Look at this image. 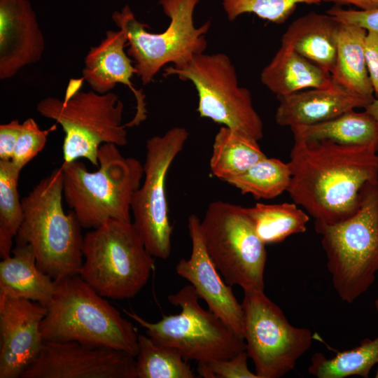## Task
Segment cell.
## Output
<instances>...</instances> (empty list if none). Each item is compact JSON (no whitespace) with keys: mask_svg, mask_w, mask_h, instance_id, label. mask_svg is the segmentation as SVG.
I'll use <instances>...</instances> for the list:
<instances>
[{"mask_svg":"<svg viewBox=\"0 0 378 378\" xmlns=\"http://www.w3.org/2000/svg\"><path fill=\"white\" fill-rule=\"evenodd\" d=\"M293 137L305 140H330L351 146H373L378 143V124L367 111L351 110L332 119L306 126L290 127Z\"/></svg>","mask_w":378,"mask_h":378,"instance_id":"25","label":"cell"},{"mask_svg":"<svg viewBox=\"0 0 378 378\" xmlns=\"http://www.w3.org/2000/svg\"><path fill=\"white\" fill-rule=\"evenodd\" d=\"M367 32L361 27L340 23L336 62L330 75L335 85L373 101L375 98L365 55Z\"/></svg>","mask_w":378,"mask_h":378,"instance_id":"23","label":"cell"},{"mask_svg":"<svg viewBox=\"0 0 378 378\" xmlns=\"http://www.w3.org/2000/svg\"><path fill=\"white\" fill-rule=\"evenodd\" d=\"M277 97L275 121L290 128L320 123L372 102L334 84Z\"/></svg>","mask_w":378,"mask_h":378,"instance_id":"19","label":"cell"},{"mask_svg":"<svg viewBox=\"0 0 378 378\" xmlns=\"http://www.w3.org/2000/svg\"><path fill=\"white\" fill-rule=\"evenodd\" d=\"M42 304L20 298L0 296V378H18L40 354L44 342Z\"/></svg>","mask_w":378,"mask_h":378,"instance_id":"15","label":"cell"},{"mask_svg":"<svg viewBox=\"0 0 378 378\" xmlns=\"http://www.w3.org/2000/svg\"><path fill=\"white\" fill-rule=\"evenodd\" d=\"M0 262V296L20 298L46 307L55 292V281L37 266L29 244H15Z\"/></svg>","mask_w":378,"mask_h":378,"instance_id":"21","label":"cell"},{"mask_svg":"<svg viewBox=\"0 0 378 378\" xmlns=\"http://www.w3.org/2000/svg\"><path fill=\"white\" fill-rule=\"evenodd\" d=\"M290 178L288 162L266 157L226 183L255 199H272L288 190Z\"/></svg>","mask_w":378,"mask_h":378,"instance_id":"29","label":"cell"},{"mask_svg":"<svg viewBox=\"0 0 378 378\" xmlns=\"http://www.w3.org/2000/svg\"><path fill=\"white\" fill-rule=\"evenodd\" d=\"M188 136L186 128L174 127L146 141L144 181L134 195L131 212L136 231L154 258L165 260L171 253L173 227L169 218L166 179Z\"/></svg>","mask_w":378,"mask_h":378,"instance_id":"13","label":"cell"},{"mask_svg":"<svg viewBox=\"0 0 378 378\" xmlns=\"http://www.w3.org/2000/svg\"><path fill=\"white\" fill-rule=\"evenodd\" d=\"M200 218L192 214L188 228L192 242L189 259L182 258L176 265V273L194 287L209 309L220 318L237 335L244 338V312L232 286L226 284L209 258L202 240Z\"/></svg>","mask_w":378,"mask_h":378,"instance_id":"16","label":"cell"},{"mask_svg":"<svg viewBox=\"0 0 378 378\" xmlns=\"http://www.w3.org/2000/svg\"><path fill=\"white\" fill-rule=\"evenodd\" d=\"M21 169L11 160H0V256H10L13 239L23 219L18 184Z\"/></svg>","mask_w":378,"mask_h":378,"instance_id":"30","label":"cell"},{"mask_svg":"<svg viewBox=\"0 0 378 378\" xmlns=\"http://www.w3.org/2000/svg\"><path fill=\"white\" fill-rule=\"evenodd\" d=\"M293 139L287 190L293 202L314 223L332 225L349 218L358 209L363 186L378 178L376 148Z\"/></svg>","mask_w":378,"mask_h":378,"instance_id":"1","label":"cell"},{"mask_svg":"<svg viewBox=\"0 0 378 378\" xmlns=\"http://www.w3.org/2000/svg\"><path fill=\"white\" fill-rule=\"evenodd\" d=\"M246 351L227 358L198 362L197 372L204 378H259L248 368Z\"/></svg>","mask_w":378,"mask_h":378,"instance_id":"33","label":"cell"},{"mask_svg":"<svg viewBox=\"0 0 378 378\" xmlns=\"http://www.w3.org/2000/svg\"><path fill=\"white\" fill-rule=\"evenodd\" d=\"M98 169L90 172L79 160L63 162V197L82 228H96L109 219L131 222V205L141 184L144 168L124 157L118 146L102 144Z\"/></svg>","mask_w":378,"mask_h":378,"instance_id":"4","label":"cell"},{"mask_svg":"<svg viewBox=\"0 0 378 378\" xmlns=\"http://www.w3.org/2000/svg\"><path fill=\"white\" fill-rule=\"evenodd\" d=\"M340 23L354 24L378 34V8L370 10L344 9L334 6L327 13Z\"/></svg>","mask_w":378,"mask_h":378,"instance_id":"34","label":"cell"},{"mask_svg":"<svg viewBox=\"0 0 378 378\" xmlns=\"http://www.w3.org/2000/svg\"><path fill=\"white\" fill-rule=\"evenodd\" d=\"M137 378H195L192 370L176 349L138 334Z\"/></svg>","mask_w":378,"mask_h":378,"instance_id":"28","label":"cell"},{"mask_svg":"<svg viewBox=\"0 0 378 378\" xmlns=\"http://www.w3.org/2000/svg\"><path fill=\"white\" fill-rule=\"evenodd\" d=\"M374 306L378 313V299ZM377 364L378 335L373 340L366 338L358 346L338 352L332 358H327L320 352L314 354L308 372L317 378H344L355 375L368 378L372 368Z\"/></svg>","mask_w":378,"mask_h":378,"instance_id":"27","label":"cell"},{"mask_svg":"<svg viewBox=\"0 0 378 378\" xmlns=\"http://www.w3.org/2000/svg\"><path fill=\"white\" fill-rule=\"evenodd\" d=\"M320 0H223V10L230 21L244 13L281 24L295 11L298 4H319Z\"/></svg>","mask_w":378,"mask_h":378,"instance_id":"31","label":"cell"},{"mask_svg":"<svg viewBox=\"0 0 378 378\" xmlns=\"http://www.w3.org/2000/svg\"><path fill=\"white\" fill-rule=\"evenodd\" d=\"M36 111L62 127L64 162L84 158L98 167L102 144H127V127L122 124L124 104L113 92L78 90L64 100L48 97L37 104Z\"/></svg>","mask_w":378,"mask_h":378,"instance_id":"8","label":"cell"},{"mask_svg":"<svg viewBox=\"0 0 378 378\" xmlns=\"http://www.w3.org/2000/svg\"><path fill=\"white\" fill-rule=\"evenodd\" d=\"M321 2L334 3L337 6L353 5L358 10H370L378 8V0H320Z\"/></svg>","mask_w":378,"mask_h":378,"instance_id":"37","label":"cell"},{"mask_svg":"<svg viewBox=\"0 0 378 378\" xmlns=\"http://www.w3.org/2000/svg\"><path fill=\"white\" fill-rule=\"evenodd\" d=\"M260 80L277 97L333 85L330 74L284 44L262 69Z\"/></svg>","mask_w":378,"mask_h":378,"instance_id":"22","label":"cell"},{"mask_svg":"<svg viewBox=\"0 0 378 378\" xmlns=\"http://www.w3.org/2000/svg\"><path fill=\"white\" fill-rule=\"evenodd\" d=\"M44 36L29 0H0V78L14 76L38 62Z\"/></svg>","mask_w":378,"mask_h":378,"instance_id":"17","label":"cell"},{"mask_svg":"<svg viewBox=\"0 0 378 378\" xmlns=\"http://www.w3.org/2000/svg\"><path fill=\"white\" fill-rule=\"evenodd\" d=\"M167 298L172 304L180 307L181 312L164 316L156 323L148 322L134 312H124L144 328L153 341L176 349L187 360L227 359L246 351L244 338L209 309L200 306V297L191 284Z\"/></svg>","mask_w":378,"mask_h":378,"instance_id":"10","label":"cell"},{"mask_svg":"<svg viewBox=\"0 0 378 378\" xmlns=\"http://www.w3.org/2000/svg\"><path fill=\"white\" fill-rule=\"evenodd\" d=\"M84 258L78 274L104 298H134L154 268L133 223L109 219L83 237Z\"/></svg>","mask_w":378,"mask_h":378,"instance_id":"6","label":"cell"},{"mask_svg":"<svg viewBox=\"0 0 378 378\" xmlns=\"http://www.w3.org/2000/svg\"><path fill=\"white\" fill-rule=\"evenodd\" d=\"M163 76H176L193 84L200 117L241 131L258 141L263 137V123L253 107L251 92L239 85L235 68L227 55L203 52L183 67L165 68Z\"/></svg>","mask_w":378,"mask_h":378,"instance_id":"11","label":"cell"},{"mask_svg":"<svg viewBox=\"0 0 378 378\" xmlns=\"http://www.w3.org/2000/svg\"><path fill=\"white\" fill-rule=\"evenodd\" d=\"M314 226L333 287L342 301L353 303L372 286L378 272V178L363 186L358 209L349 218Z\"/></svg>","mask_w":378,"mask_h":378,"instance_id":"5","label":"cell"},{"mask_svg":"<svg viewBox=\"0 0 378 378\" xmlns=\"http://www.w3.org/2000/svg\"><path fill=\"white\" fill-rule=\"evenodd\" d=\"M374 377L378 378V364L377 365V370H376Z\"/></svg>","mask_w":378,"mask_h":378,"instance_id":"39","label":"cell"},{"mask_svg":"<svg viewBox=\"0 0 378 378\" xmlns=\"http://www.w3.org/2000/svg\"><path fill=\"white\" fill-rule=\"evenodd\" d=\"M21 130L18 120L0 125V160H11Z\"/></svg>","mask_w":378,"mask_h":378,"instance_id":"36","label":"cell"},{"mask_svg":"<svg viewBox=\"0 0 378 378\" xmlns=\"http://www.w3.org/2000/svg\"><path fill=\"white\" fill-rule=\"evenodd\" d=\"M135 358L77 342H44L20 378H137Z\"/></svg>","mask_w":378,"mask_h":378,"instance_id":"14","label":"cell"},{"mask_svg":"<svg viewBox=\"0 0 378 378\" xmlns=\"http://www.w3.org/2000/svg\"><path fill=\"white\" fill-rule=\"evenodd\" d=\"M244 339L259 378H279L291 371L310 348V330L291 325L264 290H244Z\"/></svg>","mask_w":378,"mask_h":378,"instance_id":"12","label":"cell"},{"mask_svg":"<svg viewBox=\"0 0 378 378\" xmlns=\"http://www.w3.org/2000/svg\"><path fill=\"white\" fill-rule=\"evenodd\" d=\"M62 167L48 176L21 200L23 219L15 244H29L38 267L55 281L78 274L83 262V237L74 212L62 206Z\"/></svg>","mask_w":378,"mask_h":378,"instance_id":"3","label":"cell"},{"mask_svg":"<svg viewBox=\"0 0 378 378\" xmlns=\"http://www.w3.org/2000/svg\"><path fill=\"white\" fill-rule=\"evenodd\" d=\"M340 25L328 13L311 12L289 25L282 36L281 44L331 74L336 62Z\"/></svg>","mask_w":378,"mask_h":378,"instance_id":"20","label":"cell"},{"mask_svg":"<svg viewBox=\"0 0 378 378\" xmlns=\"http://www.w3.org/2000/svg\"><path fill=\"white\" fill-rule=\"evenodd\" d=\"M41 324L43 342H77L136 357L138 334L130 321L79 275L55 280Z\"/></svg>","mask_w":378,"mask_h":378,"instance_id":"2","label":"cell"},{"mask_svg":"<svg viewBox=\"0 0 378 378\" xmlns=\"http://www.w3.org/2000/svg\"><path fill=\"white\" fill-rule=\"evenodd\" d=\"M245 209L257 235L265 245L279 243L293 234L304 232L309 220L308 214L295 202H258Z\"/></svg>","mask_w":378,"mask_h":378,"instance_id":"26","label":"cell"},{"mask_svg":"<svg viewBox=\"0 0 378 378\" xmlns=\"http://www.w3.org/2000/svg\"><path fill=\"white\" fill-rule=\"evenodd\" d=\"M200 0H160L164 14L169 18L167 28L160 33H151L148 26L139 22L128 5L115 11L112 20L127 36V55L144 85L151 82L166 64L177 68L187 65L206 48V34L211 21L196 27L194 10Z\"/></svg>","mask_w":378,"mask_h":378,"instance_id":"7","label":"cell"},{"mask_svg":"<svg viewBox=\"0 0 378 378\" xmlns=\"http://www.w3.org/2000/svg\"><path fill=\"white\" fill-rule=\"evenodd\" d=\"M364 109L376 120L378 124V99H374L371 103L366 106ZM377 150L378 152V143Z\"/></svg>","mask_w":378,"mask_h":378,"instance_id":"38","label":"cell"},{"mask_svg":"<svg viewBox=\"0 0 378 378\" xmlns=\"http://www.w3.org/2000/svg\"><path fill=\"white\" fill-rule=\"evenodd\" d=\"M55 129L56 125H54L42 130L32 118L24 120L11 159L13 164L22 170L43 149L48 134Z\"/></svg>","mask_w":378,"mask_h":378,"instance_id":"32","label":"cell"},{"mask_svg":"<svg viewBox=\"0 0 378 378\" xmlns=\"http://www.w3.org/2000/svg\"><path fill=\"white\" fill-rule=\"evenodd\" d=\"M258 141L241 131L222 126L213 144L209 162L212 174L227 182L266 158Z\"/></svg>","mask_w":378,"mask_h":378,"instance_id":"24","label":"cell"},{"mask_svg":"<svg viewBox=\"0 0 378 378\" xmlns=\"http://www.w3.org/2000/svg\"><path fill=\"white\" fill-rule=\"evenodd\" d=\"M200 227L206 253L227 284L264 290L265 244L245 207L220 200L210 203Z\"/></svg>","mask_w":378,"mask_h":378,"instance_id":"9","label":"cell"},{"mask_svg":"<svg viewBox=\"0 0 378 378\" xmlns=\"http://www.w3.org/2000/svg\"><path fill=\"white\" fill-rule=\"evenodd\" d=\"M365 55L375 99H378V34L368 31L365 38Z\"/></svg>","mask_w":378,"mask_h":378,"instance_id":"35","label":"cell"},{"mask_svg":"<svg viewBox=\"0 0 378 378\" xmlns=\"http://www.w3.org/2000/svg\"><path fill=\"white\" fill-rule=\"evenodd\" d=\"M127 38L125 32L108 30L105 38L96 46L91 47L85 58L83 69V79L92 90L105 94L118 83L127 86L136 100V113L126 127L139 125L146 118V96L142 90L135 88L131 78L136 69L125 52Z\"/></svg>","mask_w":378,"mask_h":378,"instance_id":"18","label":"cell"}]
</instances>
